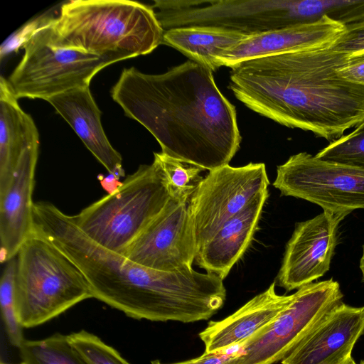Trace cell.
<instances>
[{
	"label": "cell",
	"mask_w": 364,
	"mask_h": 364,
	"mask_svg": "<svg viewBox=\"0 0 364 364\" xmlns=\"http://www.w3.org/2000/svg\"><path fill=\"white\" fill-rule=\"evenodd\" d=\"M213 72L191 60L161 74L132 67L123 70L111 95L151 133L161 152L210 171L228 165L242 141L235 107Z\"/></svg>",
	"instance_id": "obj_1"
},
{
	"label": "cell",
	"mask_w": 364,
	"mask_h": 364,
	"mask_svg": "<svg viewBox=\"0 0 364 364\" xmlns=\"http://www.w3.org/2000/svg\"><path fill=\"white\" fill-rule=\"evenodd\" d=\"M348 59L333 46L257 58L230 68L228 87L259 114L331 142L364 123V86L339 73Z\"/></svg>",
	"instance_id": "obj_2"
},
{
	"label": "cell",
	"mask_w": 364,
	"mask_h": 364,
	"mask_svg": "<svg viewBox=\"0 0 364 364\" xmlns=\"http://www.w3.org/2000/svg\"><path fill=\"white\" fill-rule=\"evenodd\" d=\"M66 257L87 279L93 298L135 319L194 322L204 306L203 275L191 269L161 272L142 267L90 239L73 215L34 203L33 230Z\"/></svg>",
	"instance_id": "obj_3"
},
{
	"label": "cell",
	"mask_w": 364,
	"mask_h": 364,
	"mask_svg": "<svg viewBox=\"0 0 364 364\" xmlns=\"http://www.w3.org/2000/svg\"><path fill=\"white\" fill-rule=\"evenodd\" d=\"M49 25L53 46L82 50L111 64L152 52L164 32L151 6L127 0L69 1Z\"/></svg>",
	"instance_id": "obj_4"
},
{
	"label": "cell",
	"mask_w": 364,
	"mask_h": 364,
	"mask_svg": "<svg viewBox=\"0 0 364 364\" xmlns=\"http://www.w3.org/2000/svg\"><path fill=\"white\" fill-rule=\"evenodd\" d=\"M356 0H156L151 6L164 31L208 26L253 34L316 21Z\"/></svg>",
	"instance_id": "obj_5"
},
{
	"label": "cell",
	"mask_w": 364,
	"mask_h": 364,
	"mask_svg": "<svg viewBox=\"0 0 364 364\" xmlns=\"http://www.w3.org/2000/svg\"><path fill=\"white\" fill-rule=\"evenodd\" d=\"M16 256V300L23 328L41 325L93 298L79 269L38 234L31 232Z\"/></svg>",
	"instance_id": "obj_6"
},
{
	"label": "cell",
	"mask_w": 364,
	"mask_h": 364,
	"mask_svg": "<svg viewBox=\"0 0 364 364\" xmlns=\"http://www.w3.org/2000/svg\"><path fill=\"white\" fill-rule=\"evenodd\" d=\"M171 198L158 164L141 165L112 193L73 215L97 245L124 255Z\"/></svg>",
	"instance_id": "obj_7"
},
{
	"label": "cell",
	"mask_w": 364,
	"mask_h": 364,
	"mask_svg": "<svg viewBox=\"0 0 364 364\" xmlns=\"http://www.w3.org/2000/svg\"><path fill=\"white\" fill-rule=\"evenodd\" d=\"M50 18L31 26L23 41L24 55L9 77L16 97L47 100L70 90L89 87L92 78L111 63L82 50L53 46Z\"/></svg>",
	"instance_id": "obj_8"
},
{
	"label": "cell",
	"mask_w": 364,
	"mask_h": 364,
	"mask_svg": "<svg viewBox=\"0 0 364 364\" xmlns=\"http://www.w3.org/2000/svg\"><path fill=\"white\" fill-rule=\"evenodd\" d=\"M343 297L339 283L332 278L298 289L290 304L240 346V353L228 364L282 361Z\"/></svg>",
	"instance_id": "obj_9"
},
{
	"label": "cell",
	"mask_w": 364,
	"mask_h": 364,
	"mask_svg": "<svg viewBox=\"0 0 364 364\" xmlns=\"http://www.w3.org/2000/svg\"><path fill=\"white\" fill-rule=\"evenodd\" d=\"M272 185L281 195L307 200L323 210L348 215L364 209V168L305 151L277 166Z\"/></svg>",
	"instance_id": "obj_10"
},
{
	"label": "cell",
	"mask_w": 364,
	"mask_h": 364,
	"mask_svg": "<svg viewBox=\"0 0 364 364\" xmlns=\"http://www.w3.org/2000/svg\"><path fill=\"white\" fill-rule=\"evenodd\" d=\"M269 184L264 163L210 171L188 202L198 250Z\"/></svg>",
	"instance_id": "obj_11"
},
{
	"label": "cell",
	"mask_w": 364,
	"mask_h": 364,
	"mask_svg": "<svg viewBox=\"0 0 364 364\" xmlns=\"http://www.w3.org/2000/svg\"><path fill=\"white\" fill-rule=\"evenodd\" d=\"M198 251L188 203L171 198L124 255L146 268L180 272L192 269Z\"/></svg>",
	"instance_id": "obj_12"
},
{
	"label": "cell",
	"mask_w": 364,
	"mask_h": 364,
	"mask_svg": "<svg viewBox=\"0 0 364 364\" xmlns=\"http://www.w3.org/2000/svg\"><path fill=\"white\" fill-rule=\"evenodd\" d=\"M347 215L323 210L296 224L277 274L279 287L287 291L298 289L322 277L330 269L338 241L339 224Z\"/></svg>",
	"instance_id": "obj_13"
},
{
	"label": "cell",
	"mask_w": 364,
	"mask_h": 364,
	"mask_svg": "<svg viewBox=\"0 0 364 364\" xmlns=\"http://www.w3.org/2000/svg\"><path fill=\"white\" fill-rule=\"evenodd\" d=\"M344 24L326 14L318 19L269 31L248 34L218 58L220 67L285 53L333 46L344 34Z\"/></svg>",
	"instance_id": "obj_14"
},
{
	"label": "cell",
	"mask_w": 364,
	"mask_h": 364,
	"mask_svg": "<svg viewBox=\"0 0 364 364\" xmlns=\"http://www.w3.org/2000/svg\"><path fill=\"white\" fill-rule=\"evenodd\" d=\"M364 333V306L341 301L330 309L282 364H341Z\"/></svg>",
	"instance_id": "obj_15"
},
{
	"label": "cell",
	"mask_w": 364,
	"mask_h": 364,
	"mask_svg": "<svg viewBox=\"0 0 364 364\" xmlns=\"http://www.w3.org/2000/svg\"><path fill=\"white\" fill-rule=\"evenodd\" d=\"M39 144L28 149L15 171L13 179L0 196V259L14 258L33 230L32 194Z\"/></svg>",
	"instance_id": "obj_16"
},
{
	"label": "cell",
	"mask_w": 364,
	"mask_h": 364,
	"mask_svg": "<svg viewBox=\"0 0 364 364\" xmlns=\"http://www.w3.org/2000/svg\"><path fill=\"white\" fill-rule=\"evenodd\" d=\"M274 282L235 313L220 321H210L199 333L204 353L220 352L240 347L258 331L272 322L290 304L294 294L279 295Z\"/></svg>",
	"instance_id": "obj_17"
},
{
	"label": "cell",
	"mask_w": 364,
	"mask_h": 364,
	"mask_svg": "<svg viewBox=\"0 0 364 364\" xmlns=\"http://www.w3.org/2000/svg\"><path fill=\"white\" fill-rule=\"evenodd\" d=\"M267 197V190L257 194L199 249L195 259L200 268L226 278L253 239Z\"/></svg>",
	"instance_id": "obj_18"
},
{
	"label": "cell",
	"mask_w": 364,
	"mask_h": 364,
	"mask_svg": "<svg viewBox=\"0 0 364 364\" xmlns=\"http://www.w3.org/2000/svg\"><path fill=\"white\" fill-rule=\"evenodd\" d=\"M48 101L70 125L86 147L109 173L124 177L122 159L110 144L101 124V111L89 87H77L50 97Z\"/></svg>",
	"instance_id": "obj_19"
},
{
	"label": "cell",
	"mask_w": 364,
	"mask_h": 364,
	"mask_svg": "<svg viewBox=\"0 0 364 364\" xmlns=\"http://www.w3.org/2000/svg\"><path fill=\"white\" fill-rule=\"evenodd\" d=\"M8 80H0V196L9 188L25 152L39 144L31 117L18 104Z\"/></svg>",
	"instance_id": "obj_20"
},
{
	"label": "cell",
	"mask_w": 364,
	"mask_h": 364,
	"mask_svg": "<svg viewBox=\"0 0 364 364\" xmlns=\"http://www.w3.org/2000/svg\"><path fill=\"white\" fill-rule=\"evenodd\" d=\"M247 34L218 26H193L164 31L162 44L176 48L191 60L213 71L220 68L218 59Z\"/></svg>",
	"instance_id": "obj_21"
},
{
	"label": "cell",
	"mask_w": 364,
	"mask_h": 364,
	"mask_svg": "<svg viewBox=\"0 0 364 364\" xmlns=\"http://www.w3.org/2000/svg\"><path fill=\"white\" fill-rule=\"evenodd\" d=\"M19 350L25 364H87L68 335L58 333L41 340H24Z\"/></svg>",
	"instance_id": "obj_22"
},
{
	"label": "cell",
	"mask_w": 364,
	"mask_h": 364,
	"mask_svg": "<svg viewBox=\"0 0 364 364\" xmlns=\"http://www.w3.org/2000/svg\"><path fill=\"white\" fill-rule=\"evenodd\" d=\"M154 161L160 168L171 198L179 202L188 203L203 178L200 173L204 169L163 152L154 153Z\"/></svg>",
	"instance_id": "obj_23"
},
{
	"label": "cell",
	"mask_w": 364,
	"mask_h": 364,
	"mask_svg": "<svg viewBox=\"0 0 364 364\" xmlns=\"http://www.w3.org/2000/svg\"><path fill=\"white\" fill-rule=\"evenodd\" d=\"M17 261L6 262L0 280V306L2 319L10 343L19 348L24 341L23 326L18 316L16 300Z\"/></svg>",
	"instance_id": "obj_24"
},
{
	"label": "cell",
	"mask_w": 364,
	"mask_h": 364,
	"mask_svg": "<svg viewBox=\"0 0 364 364\" xmlns=\"http://www.w3.org/2000/svg\"><path fill=\"white\" fill-rule=\"evenodd\" d=\"M336 13L333 17L344 24L346 31L334 48L348 53L349 57L364 53V0Z\"/></svg>",
	"instance_id": "obj_25"
},
{
	"label": "cell",
	"mask_w": 364,
	"mask_h": 364,
	"mask_svg": "<svg viewBox=\"0 0 364 364\" xmlns=\"http://www.w3.org/2000/svg\"><path fill=\"white\" fill-rule=\"evenodd\" d=\"M71 345L87 364H131L98 336L80 331L68 335Z\"/></svg>",
	"instance_id": "obj_26"
},
{
	"label": "cell",
	"mask_w": 364,
	"mask_h": 364,
	"mask_svg": "<svg viewBox=\"0 0 364 364\" xmlns=\"http://www.w3.org/2000/svg\"><path fill=\"white\" fill-rule=\"evenodd\" d=\"M316 157L364 168V131L353 129L331 141Z\"/></svg>",
	"instance_id": "obj_27"
},
{
	"label": "cell",
	"mask_w": 364,
	"mask_h": 364,
	"mask_svg": "<svg viewBox=\"0 0 364 364\" xmlns=\"http://www.w3.org/2000/svg\"><path fill=\"white\" fill-rule=\"evenodd\" d=\"M230 350L220 352L204 353L202 355L196 358L169 364H228L230 360L240 353V350L230 353ZM151 364L164 363H161L159 360H155L151 361Z\"/></svg>",
	"instance_id": "obj_28"
},
{
	"label": "cell",
	"mask_w": 364,
	"mask_h": 364,
	"mask_svg": "<svg viewBox=\"0 0 364 364\" xmlns=\"http://www.w3.org/2000/svg\"><path fill=\"white\" fill-rule=\"evenodd\" d=\"M339 73L348 81L364 86V53L349 57Z\"/></svg>",
	"instance_id": "obj_29"
},
{
	"label": "cell",
	"mask_w": 364,
	"mask_h": 364,
	"mask_svg": "<svg viewBox=\"0 0 364 364\" xmlns=\"http://www.w3.org/2000/svg\"><path fill=\"white\" fill-rule=\"evenodd\" d=\"M98 178L102 188L108 193V194L112 193L122 183V182L119 181V177L111 173H109L107 176L100 175Z\"/></svg>",
	"instance_id": "obj_30"
},
{
	"label": "cell",
	"mask_w": 364,
	"mask_h": 364,
	"mask_svg": "<svg viewBox=\"0 0 364 364\" xmlns=\"http://www.w3.org/2000/svg\"><path fill=\"white\" fill-rule=\"evenodd\" d=\"M359 268L362 273V280L364 282V245L363 246V252L360 259Z\"/></svg>",
	"instance_id": "obj_31"
},
{
	"label": "cell",
	"mask_w": 364,
	"mask_h": 364,
	"mask_svg": "<svg viewBox=\"0 0 364 364\" xmlns=\"http://www.w3.org/2000/svg\"><path fill=\"white\" fill-rule=\"evenodd\" d=\"M341 364H364V360H361L359 363H357L351 356Z\"/></svg>",
	"instance_id": "obj_32"
},
{
	"label": "cell",
	"mask_w": 364,
	"mask_h": 364,
	"mask_svg": "<svg viewBox=\"0 0 364 364\" xmlns=\"http://www.w3.org/2000/svg\"><path fill=\"white\" fill-rule=\"evenodd\" d=\"M357 130H363L364 131V123H363L361 125L358 127L357 128L354 129Z\"/></svg>",
	"instance_id": "obj_33"
},
{
	"label": "cell",
	"mask_w": 364,
	"mask_h": 364,
	"mask_svg": "<svg viewBox=\"0 0 364 364\" xmlns=\"http://www.w3.org/2000/svg\"><path fill=\"white\" fill-rule=\"evenodd\" d=\"M0 364H9V363H4V362H2V361H1V362L0 363ZM20 364H22V363H20Z\"/></svg>",
	"instance_id": "obj_34"
},
{
	"label": "cell",
	"mask_w": 364,
	"mask_h": 364,
	"mask_svg": "<svg viewBox=\"0 0 364 364\" xmlns=\"http://www.w3.org/2000/svg\"><path fill=\"white\" fill-rule=\"evenodd\" d=\"M22 364H25L23 362H22Z\"/></svg>",
	"instance_id": "obj_35"
}]
</instances>
